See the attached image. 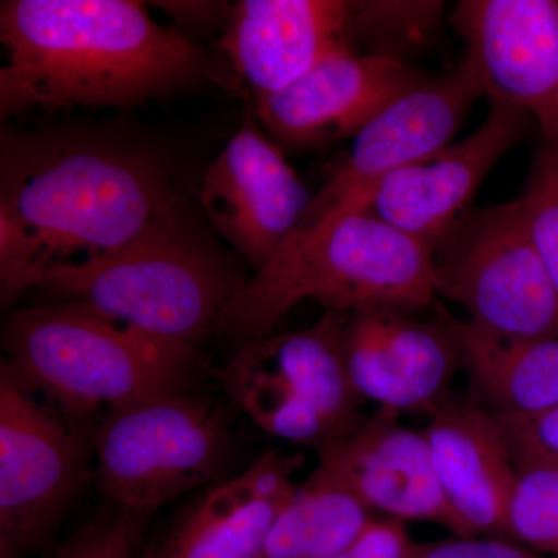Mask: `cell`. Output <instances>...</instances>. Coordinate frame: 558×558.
<instances>
[{"instance_id":"6da1fadb","label":"cell","mask_w":558,"mask_h":558,"mask_svg":"<svg viewBox=\"0 0 558 558\" xmlns=\"http://www.w3.org/2000/svg\"><path fill=\"white\" fill-rule=\"evenodd\" d=\"M0 108H128L182 89L204 54L130 0H9L0 5Z\"/></svg>"},{"instance_id":"7a4b0ae2","label":"cell","mask_w":558,"mask_h":558,"mask_svg":"<svg viewBox=\"0 0 558 558\" xmlns=\"http://www.w3.org/2000/svg\"><path fill=\"white\" fill-rule=\"evenodd\" d=\"M0 191V209L38 242L47 270L75 253H84L83 259L109 255L143 238L182 230L159 161L106 140H3Z\"/></svg>"},{"instance_id":"3957f363","label":"cell","mask_w":558,"mask_h":558,"mask_svg":"<svg viewBox=\"0 0 558 558\" xmlns=\"http://www.w3.org/2000/svg\"><path fill=\"white\" fill-rule=\"evenodd\" d=\"M435 295V250L369 209H352L299 227L242 284L216 330L244 344L271 336L304 300L351 314L369 307L417 311L432 306Z\"/></svg>"},{"instance_id":"277c9868","label":"cell","mask_w":558,"mask_h":558,"mask_svg":"<svg viewBox=\"0 0 558 558\" xmlns=\"http://www.w3.org/2000/svg\"><path fill=\"white\" fill-rule=\"evenodd\" d=\"M2 347L16 379L68 418L189 392L197 373L196 348L154 339L72 301L14 312Z\"/></svg>"},{"instance_id":"5b68a950","label":"cell","mask_w":558,"mask_h":558,"mask_svg":"<svg viewBox=\"0 0 558 558\" xmlns=\"http://www.w3.org/2000/svg\"><path fill=\"white\" fill-rule=\"evenodd\" d=\"M244 282L185 231L175 230L109 255L53 264L38 289L86 304L154 339L196 348Z\"/></svg>"},{"instance_id":"8992f818","label":"cell","mask_w":558,"mask_h":558,"mask_svg":"<svg viewBox=\"0 0 558 558\" xmlns=\"http://www.w3.org/2000/svg\"><path fill=\"white\" fill-rule=\"evenodd\" d=\"M347 319L325 312L311 328L242 344L219 373L231 402L267 435L315 451L357 432L368 417L344 362Z\"/></svg>"},{"instance_id":"52a82bcc","label":"cell","mask_w":558,"mask_h":558,"mask_svg":"<svg viewBox=\"0 0 558 558\" xmlns=\"http://www.w3.org/2000/svg\"><path fill=\"white\" fill-rule=\"evenodd\" d=\"M97 478L117 508L153 515L218 475L230 429L211 400L189 392L106 411L94 436Z\"/></svg>"},{"instance_id":"ba28073f","label":"cell","mask_w":558,"mask_h":558,"mask_svg":"<svg viewBox=\"0 0 558 558\" xmlns=\"http://www.w3.org/2000/svg\"><path fill=\"white\" fill-rule=\"evenodd\" d=\"M436 293L476 328L512 341L558 337V289L524 222L520 201L469 208L435 248Z\"/></svg>"},{"instance_id":"9c48e42d","label":"cell","mask_w":558,"mask_h":558,"mask_svg":"<svg viewBox=\"0 0 558 558\" xmlns=\"http://www.w3.org/2000/svg\"><path fill=\"white\" fill-rule=\"evenodd\" d=\"M89 473L86 442L0 365V558H24L60 526Z\"/></svg>"},{"instance_id":"30bf717a","label":"cell","mask_w":558,"mask_h":558,"mask_svg":"<svg viewBox=\"0 0 558 558\" xmlns=\"http://www.w3.org/2000/svg\"><path fill=\"white\" fill-rule=\"evenodd\" d=\"M484 92L465 58L457 68L400 95L354 137L347 159L330 174L300 227L333 213L368 209L377 186L395 172L432 159L454 134Z\"/></svg>"},{"instance_id":"8fae6325","label":"cell","mask_w":558,"mask_h":558,"mask_svg":"<svg viewBox=\"0 0 558 558\" xmlns=\"http://www.w3.org/2000/svg\"><path fill=\"white\" fill-rule=\"evenodd\" d=\"M451 24L484 95L523 109L558 145V0H462Z\"/></svg>"},{"instance_id":"7c38bea8","label":"cell","mask_w":558,"mask_h":558,"mask_svg":"<svg viewBox=\"0 0 558 558\" xmlns=\"http://www.w3.org/2000/svg\"><path fill=\"white\" fill-rule=\"evenodd\" d=\"M424 80L405 61L359 53L343 39L295 83L256 98V116L279 146L310 148L355 137L389 102Z\"/></svg>"},{"instance_id":"4fadbf2b","label":"cell","mask_w":558,"mask_h":558,"mask_svg":"<svg viewBox=\"0 0 558 558\" xmlns=\"http://www.w3.org/2000/svg\"><path fill=\"white\" fill-rule=\"evenodd\" d=\"M202 205L215 229L255 266H266L299 229L312 197L282 154L252 124L209 163Z\"/></svg>"},{"instance_id":"5bb4252c","label":"cell","mask_w":558,"mask_h":558,"mask_svg":"<svg viewBox=\"0 0 558 558\" xmlns=\"http://www.w3.org/2000/svg\"><path fill=\"white\" fill-rule=\"evenodd\" d=\"M369 307L348 314L344 362L352 388L379 410L435 413L446 400L459 368L457 348L436 315Z\"/></svg>"},{"instance_id":"9a60e30c","label":"cell","mask_w":558,"mask_h":558,"mask_svg":"<svg viewBox=\"0 0 558 558\" xmlns=\"http://www.w3.org/2000/svg\"><path fill=\"white\" fill-rule=\"evenodd\" d=\"M529 121L523 109L490 100L486 120L469 137L385 179L369 211L435 250L468 211L492 168L523 138Z\"/></svg>"},{"instance_id":"2e32d148","label":"cell","mask_w":558,"mask_h":558,"mask_svg":"<svg viewBox=\"0 0 558 558\" xmlns=\"http://www.w3.org/2000/svg\"><path fill=\"white\" fill-rule=\"evenodd\" d=\"M318 468L374 512L400 521H432L457 537H475L440 487L425 433L377 411L348 438L317 450Z\"/></svg>"},{"instance_id":"e0dca14e","label":"cell","mask_w":558,"mask_h":558,"mask_svg":"<svg viewBox=\"0 0 558 558\" xmlns=\"http://www.w3.org/2000/svg\"><path fill=\"white\" fill-rule=\"evenodd\" d=\"M303 458L267 450L240 475L207 487L145 558H258L299 484Z\"/></svg>"},{"instance_id":"ac0fdd59","label":"cell","mask_w":558,"mask_h":558,"mask_svg":"<svg viewBox=\"0 0 558 558\" xmlns=\"http://www.w3.org/2000/svg\"><path fill=\"white\" fill-rule=\"evenodd\" d=\"M436 475L447 501L473 535L509 538L517 469L498 414L446 400L425 428Z\"/></svg>"},{"instance_id":"d6986e66","label":"cell","mask_w":558,"mask_h":558,"mask_svg":"<svg viewBox=\"0 0 558 558\" xmlns=\"http://www.w3.org/2000/svg\"><path fill=\"white\" fill-rule=\"evenodd\" d=\"M352 2L242 0L222 49L256 98L286 89L339 40H348Z\"/></svg>"},{"instance_id":"ffe728a7","label":"cell","mask_w":558,"mask_h":558,"mask_svg":"<svg viewBox=\"0 0 558 558\" xmlns=\"http://www.w3.org/2000/svg\"><path fill=\"white\" fill-rule=\"evenodd\" d=\"M436 317L468 374L470 403L499 416H537L558 409V337L512 341L484 332L442 306Z\"/></svg>"},{"instance_id":"44dd1931","label":"cell","mask_w":558,"mask_h":558,"mask_svg":"<svg viewBox=\"0 0 558 558\" xmlns=\"http://www.w3.org/2000/svg\"><path fill=\"white\" fill-rule=\"evenodd\" d=\"M373 519L357 497L317 465L275 521L258 558H336Z\"/></svg>"},{"instance_id":"7402d4cb","label":"cell","mask_w":558,"mask_h":558,"mask_svg":"<svg viewBox=\"0 0 558 558\" xmlns=\"http://www.w3.org/2000/svg\"><path fill=\"white\" fill-rule=\"evenodd\" d=\"M517 483L509 509L510 542L558 558V459L512 449Z\"/></svg>"},{"instance_id":"603a6c76","label":"cell","mask_w":558,"mask_h":558,"mask_svg":"<svg viewBox=\"0 0 558 558\" xmlns=\"http://www.w3.org/2000/svg\"><path fill=\"white\" fill-rule=\"evenodd\" d=\"M442 2H352L348 40H365L369 53L403 61L400 54L427 46L442 20Z\"/></svg>"},{"instance_id":"cb8c5ba5","label":"cell","mask_w":558,"mask_h":558,"mask_svg":"<svg viewBox=\"0 0 558 558\" xmlns=\"http://www.w3.org/2000/svg\"><path fill=\"white\" fill-rule=\"evenodd\" d=\"M524 222L558 289V145H539L519 197Z\"/></svg>"},{"instance_id":"d4e9b609","label":"cell","mask_w":558,"mask_h":558,"mask_svg":"<svg viewBox=\"0 0 558 558\" xmlns=\"http://www.w3.org/2000/svg\"><path fill=\"white\" fill-rule=\"evenodd\" d=\"M149 519L146 513L110 505L70 535L51 558H140Z\"/></svg>"},{"instance_id":"484cf974","label":"cell","mask_w":558,"mask_h":558,"mask_svg":"<svg viewBox=\"0 0 558 558\" xmlns=\"http://www.w3.org/2000/svg\"><path fill=\"white\" fill-rule=\"evenodd\" d=\"M43 253L17 220L0 209V299L10 307L32 289H38L46 274Z\"/></svg>"},{"instance_id":"4316f807","label":"cell","mask_w":558,"mask_h":558,"mask_svg":"<svg viewBox=\"0 0 558 558\" xmlns=\"http://www.w3.org/2000/svg\"><path fill=\"white\" fill-rule=\"evenodd\" d=\"M407 558H553L505 538L457 537L413 543Z\"/></svg>"},{"instance_id":"83f0119b","label":"cell","mask_w":558,"mask_h":558,"mask_svg":"<svg viewBox=\"0 0 558 558\" xmlns=\"http://www.w3.org/2000/svg\"><path fill=\"white\" fill-rule=\"evenodd\" d=\"M405 521L373 519L357 538L336 558H407L413 542Z\"/></svg>"},{"instance_id":"f1b7e54d","label":"cell","mask_w":558,"mask_h":558,"mask_svg":"<svg viewBox=\"0 0 558 558\" xmlns=\"http://www.w3.org/2000/svg\"><path fill=\"white\" fill-rule=\"evenodd\" d=\"M499 416V414H498ZM510 447L558 459V409L537 416H499Z\"/></svg>"}]
</instances>
